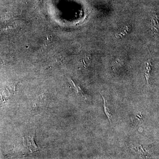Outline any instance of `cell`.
<instances>
[{"mask_svg":"<svg viewBox=\"0 0 159 159\" xmlns=\"http://www.w3.org/2000/svg\"><path fill=\"white\" fill-rule=\"evenodd\" d=\"M102 98L103 99V101H104V104H103V107H104V112H105L106 115H107V117H108L109 122H110L111 124V119H112V115L110 113L109 111V109L107 105V101L106 100L105 98L102 95H101Z\"/></svg>","mask_w":159,"mask_h":159,"instance_id":"obj_2","label":"cell"},{"mask_svg":"<svg viewBox=\"0 0 159 159\" xmlns=\"http://www.w3.org/2000/svg\"><path fill=\"white\" fill-rule=\"evenodd\" d=\"M23 141L26 147L29 148V150L31 151L34 152V151H35L36 150L39 149L34 143L33 136L31 138L30 137H25L24 138Z\"/></svg>","mask_w":159,"mask_h":159,"instance_id":"obj_1","label":"cell"}]
</instances>
